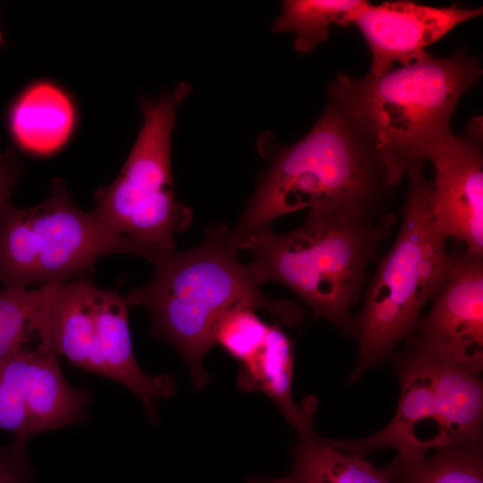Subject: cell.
I'll list each match as a JSON object with an SVG mask.
<instances>
[{
	"label": "cell",
	"mask_w": 483,
	"mask_h": 483,
	"mask_svg": "<svg viewBox=\"0 0 483 483\" xmlns=\"http://www.w3.org/2000/svg\"><path fill=\"white\" fill-rule=\"evenodd\" d=\"M386 468L391 483H483L482 441L440 447L411 462L395 458Z\"/></svg>",
	"instance_id": "2e32d148"
},
{
	"label": "cell",
	"mask_w": 483,
	"mask_h": 483,
	"mask_svg": "<svg viewBox=\"0 0 483 483\" xmlns=\"http://www.w3.org/2000/svg\"><path fill=\"white\" fill-rule=\"evenodd\" d=\"M293 343L278 322L269 325L264 344L249 360L241 363L237 385L243 392L260 391L276 405L298 434L313 429L316 400L301 405L292 395Z\"/></svg>",
	"instance_id": "4fadbf2b"
},
{
	"label": "cell",
	"mask_w": 483,
	"mask_h": 483,
	"mask_svg": "<svg viewBox=\"0 0 483 483\" xmlns=\"http://www.w3.org/2000/svg\"><path fill=\"white\" fill-rule=\"evenodd\" d=\"M366 2L286 0L273 23L272 32H294V48L300 53H309L327 39L333 24L341 27L351 25L354 14Z\"/></svg>",
	"instance_id": "e0dca14e"
},
{
	"label": "cell",
	"mask_w": 483,
	"mask_h": 483,
	"mask_svg": "<svg viewBox=\"0 0 483 483\" xmlns=\"http://www.w3.org/2000/svg\"><path fill=\"white\" fill-rule=\"evenodd\" d=\"M396 359L401 392L396 411L377 433L340 440L366 455L393 448L405 462L425 457L429 450L482 441L483 386L468 371L414 338Z\"/></svg>",
	"instance_id": "52a82bcc"
},
{
	"label": "cell",
	"mask_w": 483,
	"mask_h": 483,
	"mask_svg": "<svg viewBox=\"0 0 483 483\" xmlns=\"http://www.w3.org/2000/svg\"><path fill=\"white\" fill-rule=\"evenodd\" d=\"M298 436L290 483H391L386 466L376 467L340 440L322 437L313 429Z\"/></svg>",
	"instance_id": "9a60e30c"
},
{
	"label": "cell",
	"mask_w": 483,
	"mask_h": 483,
	"mask_svg": "<svg viewBox=\"0 0 483 483\" xmlns=\"http://www.w3.org/2000/svg\"><path fill=\"white\" fill-rule=\"evenodd\" d=\"M480 61L464 47L446 57L425 59L376 76L339 73L328 96L335 97L376 143L394 181L408 166L453 132V113L479 80Z\"/></svg>",
	"instance_id": "3957f363"
},
{
	"label": "cell",
	"mask_w": 483,
	"mask_h": 483,
	"mask_svg": "<svg viewBox=\"0 0 483 483\" xmlns=\"http://www.w3.org/2000/svg\"><path fill=\"white\" fill-rule=\"evenodd\" d=\"M191 92L181 82L157 99L140 100L143 123L116 178L94 193L91 213L154 264L175 250L174 236L192 223L193 211L174 195L171 138L176 111Z\"/></svg>",
	"instance_id": "8992f818"
},
{
	"label": "cell",
	"mask_w": 483,
	"mask_h": 483,
	"mask_svg": "<svg viewBox=\"0 0 483 483\" xmlns=\"http://www.w3.org/2000/svg\"><path fill=\"white\" fill-rule=\"evenodd\" d=\"M248 307L229 311L219 322L215 333V343L243 363L252 358L264 344L269 325L263 322Z\"/></svg>",
	"instance_id": "ffe728a7"
},
{
	"label": "cell",
	"mask_w": 483,
	"mask_h": 483,
	"mask_svg": "<svg viewBox=\"0 0 483 483\" xmlns=\"http://www.w3.org/2000/svg\"><path fill=\"white\" fill-rule=\"evenodd\" d=\"M8 124L20 149L47 157L60 150L70 140L76 124V110L63 89L51 81L39 80L14 100Z\"/></svg>",
	"instance_id": "7c38bea8"
},
{
	"label": "cell",
	"mask_w": 483,
	"mask_h": 483,
	"mask_svg": "<svg viewBox=\"0 0 483 483\" xmlns=\"http://www.w3.org/2000/svg\"><path fill=\"white\" fill-rule=\"evenodd\" d=\"M31 350L24 348L0 362V428L27 439L26 389Z\"/></svg>",
	"instance_id": "d6986e66"
},
{
	"label": "cell",
	"mask_w": 483,
	"mask_h": 483,
	"mask_svg": "<svg viewBox=\"0 0 483 483\" xmlns=\"http://www.w3.org/2000/svg\"><path fill=\"white\" fill-rule=\"evenodd\" d=\"M389 228L370 218L309 211L294 230L277 233L267 227L243 239L237 248L249 253L262 284H284L310 307L314 317L350 336L351 309Z\"/></svg>",
	"instance_id": "277c9868"
},
{
	"label": "cell",
	"mask_w": 483,
	"mask_h": 483,
	"mask_svg": "<svg viewBox=\"0 0 483 483\" xmlns=\"http://www.w3.org/2000/svg\"><path fill=\"white\" fill-rule=\"evenodd\" d=\"M414 338L459 367L483 368V256L453 254V263ZM409 338V339H410Z\"/></svg>",
	"instance_id": "30bf717a"
},
{
	"label": "cell",
	"mask_w": 483,
	"mask_h": 483,
	"mask_svg": "<svg viewBox=\"0 0 483 483\" xmlns=\"http://www.w3.org/2000/svg\"><path fill=\"white\" fill-rule=\"evenodd\" d=\"M250 483H290L287 476L274 479H250Z\"/></svg>",
	"instance_id": "603a6c76"
},
{
	"label": "cell",
	"mask_w": 483,
	"mask_h": 483,
	"mask_svg": "<svg viewBox=\"0 0 483 483\" xmlns=\"http://www.w3.org/2000/svg\"><path fill=\"white\" fill-rule=\"evenodd\" d=\"M238 252L227 226L217 223L207 228L197 247L158 258L150 281L127 296L131 305L148 310L151 333L182 356L196 389L210 379L203 360L216 344L217 325L229 311L262 309L292 326L304 317L296 302L265 295L252 266L243 263Z\"/></svg>",
	"instance_id": "7a4b0ae2"
},
{
	"label": "cell",
	"mask_w": 483,
	"mask_h": 483,
	"mask_svg": "<svg viewBox=\"0 0 483 483\" xmlns=\"http://www.w3.org/2000/svg\"><path fill=\"white\" fill-rule=\"evenodd\" d=\"M60 284L0 289V362L26 348L30 340H38L48 302Z\"/></svg>",
	"instance_id": "ac0fdd59"
},
{
	"label": "cell",
	"mask_w": 483,
	"mask_h": 483,
	"mask_svg": "<svg viewBox=\"0 0 483 483\" xmlns=\"http://www.w3.org/2000/svg\"><path fill=\"white\" fill-rule=\"evenodd\" d=\"M25 170L14 148L0 152V210L11 202V194Z\"/></svg>",
	"instance_id": "7402d4cb"
},
{
	"label": "cell",
	"mask_w": 483,
	"mask_h": 483,
	"mask_svg": "<svg viewBox=\"0 0 483 483\" xmlns=\"http://www.w3.org/2000/svg\"><path fill=\"white\" fill-rule=\"evenodd\" d=\"M27 441L15 436L0 451V483H33Z\"/></svg>",
	"instance_id": "44dd1931"
},
{
	"label": "cell",
	"mask_w": 483,
	"mask_h": 483,
	"mask_svg": "<svg viewBox=\"0 0 483 483\" xmlns=\"http://www.w3.org/2000/svg\"><path fill=\"white\" fill-rule=\"evenodd\" d=\"M57 357L38 345L31 350L26 389L28 440L45 431L82 422L88 417L91 397L67 382Z\"/></svg>",
	"instance_id": "5bb4252c"
},
{
	"label": "cell",
	"mask_w": 483,
	"mask_h": 483,
	"mask_svg": "<svg viewBox=\"0 0 483 483\" xmlns=\"http://www.w3.org/2000/svg\"><path fill=\"white\" fill-rule=\"evenodd\" d=\"M2 44H3V37L0 30V47L2 46Z\"/></svg>",
	"instance_id": "cb8c5ba5"
},
{
	"label": "cell",
	"mask_w": 483,
	"mask_h": 483,
	"mask_svg": "<svg viewBox=\"0 0 483 483\" xmlns=\"http://www.w3.org/2000/svg\"><path fill=\"white\" fill-rule=\"evenodd\" d=\"M405 174L408 189L401 227L353 318L350 336L357 341L358 360L351 381L384 361L400 341L414 334L422 308L434 299L452 267L448 238L434 219L432 182L426 178L422 162L411 163Z\"/></svg>",
	"instance_id": "5b68a950"
},
{
	"label": "cell",
	"mask_w": 483,
	"mask_h": 483,
	"mask_svg": "<svg viewBox=\"0 0 483 483\" xmlns=\"http://www.w3.org/2000/svg\"><path fill=\"white\" fill-rule=\"evenodd\" d=\"M273 137L265 131L257 140L269 166L230 231L236 247L278 217L304 208L394 224L387 206L398 183L376 143L335 97L328 96L316 124L296 143L280 145Z\"/></svg>",
	"instance_id": "6da1fadb"
},
{
	"label": "cell",
	"mask_w": 483,
	"mask_h": 483,
	"mask_svg": "<svg viewBox=\"0 0 483 483\" xmlns=\"http://www.w3.org/2000/svg\"><path fill=\"white\" fill-rule=\"evenodd\" d=\"M111 254L137 255L125 239L72 200L66 184L55 178L49 196L30 208L11 202L0 210V284H64Z\"/></svg>",
	"instance_id": "ba28073f"
},
{
	"label": "cell",
	"mask_w": 483,
	"mask_h": 483,
	"mask_svg": "<svg viewBox=\"0 0 483 483\" xmlns=\"http://www.w3.org/2000/svg\"><path fill=\"white\" fill-rule=\"evenodd\" d=\"M482 7H434L411 1H369L354 14L371 55L370 74L381 75L394 63L407 65L428 57L425 48L457 25L479 17Z\"/></svg>",
	"instance_id": "8fae6325"
},
{
	"label": "cell",
	"mask_w": 483,
	"mask_h": 483,
	"mask_svg": "<svg viewBox=\"0 0 483 483\" xmlns=\"http://www.w3.org/2000/svg\"><path fill=\"white\" fill-rule=\"evenodd\" d=\"M482 119L451 134L428 154L435 169L433 216L437 227L470 254L483 256Z\"/></svg>",
	"instance_id": "9c48e42d"
}]
</instances>
